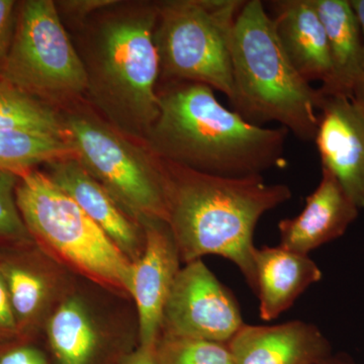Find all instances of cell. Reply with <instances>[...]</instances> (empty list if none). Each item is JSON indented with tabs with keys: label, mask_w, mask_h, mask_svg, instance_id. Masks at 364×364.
I'll return each mask as SVG.
<instances>
[{
	"label": "cell",
	"mask_w": 364,
	"mask_h": 364,
	"mask_svg": "<svg viewBox=\"0 0 364 364\" xmlns=\"http://www.w3.org/2000/svg\"><path fill=\"white\" fill-rule=\"evenodd\" d=\"M157 16V1L117 0L69 33L85 67L86 100L142 142L159 112Z\"/></svg>",
	"instance_id": "cell-1"
},
{
	"label": "cell",
	"mask_w": 364,
	"mask_h": 364,
	"mask_svg": "<svg viewBox=\"0 0 364 364\" xmlns=\"http://www.w3.org/2000/svg\"><path fill=\"white\" fill-rule=\"evenodd\" d=\"M4 79L56 112L86 100L85 67L54 0H21Z\"/></svg>",
	"instance_id": "cell-9"
},
{
	"label": "cell",
	"mask_w": 364,
	"mask_h": 364,
	"mask_svg": "<svg viewBox=\"0 0 364 364\" xmlns=\"http://www.w3.org/2000/svg\"><path fill=\"white\" fill-rule=\"evenodd\" d=\"M359 208L329 170L322 168L317 188L306 198L301 214L279 223V246L308 255L343 236Z\"/></svg>",
	"instance_id": "cell-16"
},
{
	"label": "cell",
	"mask_w": 364,
	"mask_h": 364,
	"mask_svg": "<svg viewBox=\"0 0 364 364\" xmlns=\"http://www.w3.org/2000/svg\"><path fill=\"white\" fill-rule=\"evenodd\" d=\"M0 275L23 338L43 337L78 277L33 240L0 246Z\"/></svg>",
	"instance_id": "cell-11"
},
{
	"label": "cell",
	"mask_w": 364,
	"mask_h": 364,
	"mask_svg": "<svg viewBox=\"0 0 364 364\" xmlns=\"http://www.w3.org/2000/svg\"><path fill=\"white\" fill-rule=\"evenodd\" d=\"M117 0H56L62 23L69 33L73 32L82 25L93 14L112 6Z\"/></svg>",
	"instance_id": "cell-25"
},
{
	"label": "cell",
	"mask_w": 364,
	"mask_h": 364,
	"mask_svg": "<svg viewBox=\"0 0 364 364\" xmlns=\"http://www.w3.org/2000/svg\"><path fill=\"white\" fill-rule=\"evenodd\" d=\"M43 338L55 364H121L141 344L135 304L78 275L46 323Z\"/></svg>",
	"instance_id": "cell-8"
},
{
	"label": "cell",
	"mask_w": 364,
	"mask_h": 364,
	"mask_svg": "<svg viewBox=\"0 0 364 364\" xmlns=\"http://www.w3.org/2000/svg\"><path fill=\"white\" fill-rule=\"evenodd\" d=\"M167 224L183 264L217 255L233 262L256 293L253 235L265 213L291 200L286 184L262 176L225 177L203 173L161 159Z\"/></svg>",
	"instance_id": "cell-3"
},
{
	"label": "cell",
	"mask_w": 364,
	"mask_h": 364,
	"mask_svg": "<svg viewBox=\"0 0 364 364\" xmlns=\"http://www.w3.org/2000/svg\"><path fill=\"white\" fill-rule=\"evenodd\" d=\"M244 324L234 294L198 259L179 270L163 311L160 335L228 344Z\"/></svg>",
	"instance_id": "cell-10"
},
{
	"label": "cell",
	"mask_w": 364,
	"mask_h": 364,
	"mask_svg": "<svg viewBox=\"0 0 364 364\" xmlns=\"http://www.w3.org/2000/svg\"><path fill=\"white\" fill-rule=\"evenodd\" d=\"M158 364H235L227 344L160 335L155 345Z\"/></svg>",
	"instance_id": "cell-22"
},
{
	"label": "cell",
	"mask_w": 364,
	"mask_h": 364,
	"mask_svg": "<svg viewBox=\"0 0 364 364\" xmlns=\"http://www.w3.org/2000/svg\"><path fill=\"white\" fill-rule=\"evenodd\" d=\"M18 4V0H0V73L13 42Z\"/></svg>",
	"instance_id": "cell-26"
},
{
	"label": "cell",
	"mask_w": 364,
	"mask_h": 364,
	"mask_svg": "<svg viewBox=\"0 0 364 364\" xmlns=\"http://www.w3.org/2000/svg\"><path fill=\"white\" fill-rule=\"evenodd\" d=\"M145 232L142 256L132 263L130 296L140 324V345L155 348L163 311L181 269V254L167 222L141 220Z\"/></svg>",
	"instance_id": "cell-12"
},
{
	"label": "cell",
	"mask_w": 364,
	"mask_h": 364,
	"mask_svg": "<svg viewBox=\"0 0 364 364\" xmlns=\"http://www.w3.org/2000/svg\"><path fill=\"white\" fill-rule=\"evenodd\" d=\"M97 225L131 263L142 256L145 232L142 224L124 208L76 159L66 157L41 169Z\"/></svg>",
	"instance_id": "cell-14"
},
{
	"label": "cell",
	"mask_w": 364,
	"mask_h": 364,
	"mask_svg": "<svg viewBox=\"0 0 364 364\" xmlns=\"http://www.w3.org/2000/svg\"><path fill=\"white\" fill-rule=\"evenodd\" d=\"M245 0H161L154 40L159 83L205 85L233 97L231 43Z\"/></svg>",
	"instance_id": "cell-7"
},
{
	"label": "cell",
	"mask_w": 364,
	"mask_h": 364,
	"mask_svg": "<svg viewBox=\"0 0 364 364\" xmlns=\"http://www.w3.org/2000/svg\"><path fill=\"white\" fill-rule=\"evenodd\" d=\"M75 156L68 143L56 136L0 131V172L20 176L48 163Z\"/></svg>",
	"instance_id": "cell-20"
},
{
	"label": "cell",
	"mask_w": 364,
	"mask_h": 364,
	"mask_svg": "<svg viewBox=\"0 0 364 364\" xmlns=\"http://www.w3.org/2000/svg\"><path fill=\"white\" fill-rule=\"evenodd\" d=\"M350 2L352 7L355 11L356 16H358L359 23H360L363 37L360 71H359L358 83H356L355 88H354L351 100L358 107L359 111L364 114V0H350Z\"/></svg>",
	"instance_id": "cell-28"
},
{
	"label": "cell",
	"mask_w": 364,
	"mask_h": 364,
	"mask_svg": "<svg viewBox=\"0 0 364 364\" xmlns=\"http://www.w3.org/2000/svg\"><path fill=\"white\" fill-rule=\"evenodd\" d=\"M16 200L28 233L46 252L76 274L130 296V261L42 170L18 176Z\"/></svg>",
	"instance_id": "cell-5"
},
{
	"label": "cell",
	"mask_w": 364,
	"mask_h": 364,
	"mask_svg": "<svg viewBox=\"0 0 364 364\" xmlns=\"http://www.w3.org/2000/svg\"><path fill=\"white\" fill-rule=\"evenodd\" d=\"M227 345L235 364H322L333 355L317 326L303 321L244 324Z\"/></svg>",
	"instance_id": "cell-15"
},
{
	"label": "cell",
	"mask_w": 364,
	"mask_h": 364,
	"mask_svg": "<svg viewBox=\"0 0 364 364\" xmlns=\"http://www.w3.org/2000/svg\"><path fill=\"white\" fill-rule=\"evenodd\" d=\"M322 364H358L354 363L353 360L349 356L343 355V354H337V355H333L331 358L326 360Z\"/></svg>",
	"instance_id": "cell-30"
},
{
	"label": "cell",
	"mask_w": 364,
	"mask_h": 364,
	"mask_svg": "<svg viewBox=\"0 0 364 364\" xmlns=\"http://www.w3.org/2000/svg\"><path fill=\"white\" fill-rule=\"evenodd\" d=\"M259 315L264 321L277 318L294 305L309 287L320 282L322 272L308 255L277 246L255 249Z\"/></svg>",
	"instance_id": "cell-18"
},
{
	"label": "cell",
	"mask_w": 364,
	"mask_h": 364,
	"mask_svg": "<svg viewBox=\"0 0 364 364\" xmlns=\"http://www.w3.org/2000/svg\"><path fill=\"white\" fill-rule=\"evenodd\" d=\"M0 131L31 132L65 141L59 112L26 95L2 76H0Z\"/></svg>",
	"instance_id": "cell-21"
},
{
	"label": "cell",
	"mask_w": 364,
	"mask_h": 364,
	"mask_svg": "<svg viewBox=\"0 0 364 364\" xmlns=\"http://www.w3.org/2000/svg\"><path fill=\"white\" fill-rule=\"evenodd\" d=\"M157 92L159 112L144 143L158 158L225 177L286 166L287 129L249 123L200 83H159Z\"/></svg>",
	"instance_id": "cell-2"
},
{
	"label": "cell",
	"mask_w": 364,
	"mask_h": 364,
	"mask_svg": "<svg viewBox=\"0 0 364 364\" xmlns=\"http://www.w3.org/2000/svg\"><path fill=\"white\" fill-rule=\"evenodd\" d=\"M6 284L0 275V345L21 338Z\"/></svg>",
	"instance_id": "cell-27"
},
{
	"label": "cell",
	"mask_w": 364,
	"mask_h": 364,
	"mask_svg": "<svg viewBox=\"0 0 364 364\" xmlns=\"http://www.w3.org/2000/svg\"><path fill=\"white\" fill-rule=\"evenodd\" d=\"M154 349L140 345L121 364H158Z\"/></svg>",
	"instance_id": "cell-29"
},
{
	"label": "cell",
	"mask_w": 364,
	"mask_h": 364,
	"mask_svg": "<svg viewBox=\"0 0 364 364\" xmlns=\"http://www.w3.org/2000/svg\"><path fill=\"white\" fill-rule=\"evenodd\" d=\"M233 111L249 123H277L301 141L315 140L323 100L299 75L261 0L244 2L231 43Z\"/></svg>",
	"instance_id": "cell-4"
},
{
	"label": "cell",
	"mask_w": 364,
	"mask_h": 364,
	"mask_svg": "<svg viewBox=\"0 0 364 364\" xmlns=\"http://www.w3.org/2000/svg\"><path fill=\"white\" fill-rule=\"evenodd\" d=\"M0 364H55L44 338H21L0 345Z\"/></svg>",
	"instance_id": "cell-24"
},
{
	"label": "cell",
	"mask_w": 364,
	"mask_h": 364,
	"mask_svg": "<svg viewBox=\"0 0 364 364\" xmlns=\"http://www.w3.org/2000/svg\"><path fill=\"white\" fill-rule=\"evenodd\" d=\"M314 142L322 168L364 210V114L350 98L323 95Z\"/></svg>",
	"instance_id": "cell-13"
},
{
	"label": "cell",
	"mask_w": 364,
	"mask_h": 364,
	"mask_svg": "<svg viewBox=\"0 0 364 364\" xmlns=\"http://www.w3.org/2000/svg\"><path fill=\"white\" fill-rule=\"evenodd\" d=\"M80 164L130 217L167 222V198L161 160L142 141L114 128L87 100L58 112Z\"/></svg>",
	"instance_id": "cell-6"
},
{
	"label": "cell",
	"mask_w": 364,
	"mask_h": 364,
	"mask_svg": "<svg viewBox=\"0 0 364 364\" xmlns=\"http://www.w3.org/2000/svg\"><path fill=\"white\" fill-rule=\"evenodd\" d=\"M18 176L0 172V246L33 240L16 200Z\"/></svg>",
	"instance_id": "cell-23"
},
{
	"label": "cell",
	"mask_w": 364,
	"mask_h": 364,
	"mask_svg": "<svg viewBox=\"0 0 364 364\" xmlns=\"http://www.w3.org/2000/svg\"><path fill=\"white\" fill-rule=\"evenodd\" d=\"M325 28L331 61L329 81L318 90L324 97L352 100L363 59L360 23L350 0H312Z\"/></svg>",
	"instance_id": "cell-19"
},
{
	"label": "cell",
	"mask_w": 364,
	"mask_h": 364,
	"mask_svg": "<svg viewBox=\"0 0 364 364\" xmlns=\"http://www.w3.org/2000/svg\"><path fill=\"white\" fill-rule=\"evenodd\" d=\"M277 37L294 69L309 83L324 85L331 76L325 28L312 0L270 2Z\"/></svg>",
	"instance_id": "cell-17"
}]
</instances>
